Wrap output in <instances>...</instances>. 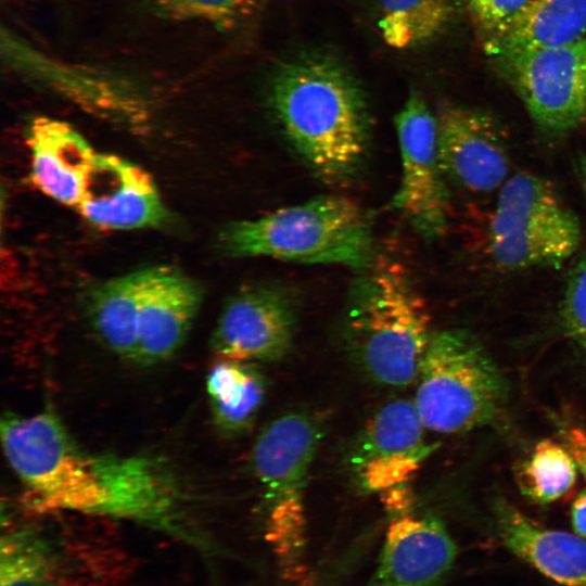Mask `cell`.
<instances>
[{"instance_id":"obj_7","label":"cell","mask_w":586,"mask_h":586,"mask_svg":"<svg viewBox=\"0 0 586 586\" xmlns=\"http://www.w3.org/2000/svg\"><path fill=\"white\" fill-rule=\"evenodd\" d=\"M581 225L555 189L525 171L511 175L498 190L489 214L485 251L501 270L557 266L578 249Z\"/></svg>"},{"instance_id":"obj_14","label":"cell","mask_w":586,"mask_h":586,"mask_svg":"<svg viewBox=\"0 0 586 586\" xmlns=\"http://www.w3.org/2000/svg\"><path fill=\"white\" fill-rule=\"evenodd\" d=\"M444 175L471 193L498 191L510 177L507 138L495 118L477 109L446 104L436 114Z\"/></svg>"},{"instance_id":"obj_6","label":"cell","mask_w":586,"mask_h":586,"mask_svg":"<svg viewBox=\"0 0 586 586\" xmlns=\"http://www.w3.org/2000/svg\"><path fill=\"white\" fill-rule=\"evenodd\" d=\"M415 405L424 426L458 433L499 413L504 380L483 348L463 332H433L417 375Z\"/></svg>"},{"instance_id":"obj_27","label":"cell","mask_w":586,"mask_h":586,"mask_svg":"<svg viewBox=\"0 0 586 586\" xmlns=\"http://www.w3.org/2000/svg\"><path fill=\"white\" fill-rule=\"evenodd\" d=\"M561 315L566 332L586 355V254L569 276Z\"/></svg>"},{"instance_id":"obj_5","label":"cell","mask_w":586,"mask_h":586,"mask_svg":"<svg viewBox=\"0 0 586 586\" xmlns=\"http://www.w3.org/2000/svg\"><path fill=\"white\" fill-rule=\"evenodd\" d=\"M217 244L220 252L234 258L269 257L359 271L375 257L365 212L346 196L333 194L232 221L219 231Z\"/></svg>"},{"instance_id":"obj_15","label":"cell","mask_w":586,"mask_h":586,"mask_svg":"<svg viewBox=\"0 0 586 586\" xmlns=\"http://www.w3.org/2000/svg\"><path fill=\"white\" fill-rule=\"evenodd\" d=\"M77 211L91 225L110 230L157 227L168 216L154 180L143 168L100 152Z\"/></svg>"},{"instance_id":"obj_1","label":"cell","mask_w":586,"mask_h":586,"mask_svg":"<svg viewBox=\"0 0 586 586\" xmlns=\"http://www.w3.org/2000/svg\"><path fill=\"white\" fill-rule=\"evenodd\" d=\"M1 443L30 510L136 522L200 547L163 459L89 450L51 411L4 416Z\"/></svg>"},{"instance_id":"obj_26","label":"cell","mask_w":586,"mask_h":586,"mask_svg":"<svg viewBox=\"0 0 586 586\" xmlns=\"http://www.w3.org/2000/svg\"><path fill=\"white\" fill-rule=\"evenodd\" d=\"M483 48L497 41L532 0H464Z\"/></svg>"},{"instance_id":"obj_13","label":"cell","mask_w":586,"mask_h":586,"mask_svg":"<svg viewBox=\"0 0 586 586\" xmlns=\"http://www.w3.org/2000/svg\"><path fill=\"white\" fill-rule=\"evenodd\" d=\"M413 402L396 399L370 418L353 450L351 464L358 485L368 493L409 485L435 449L424 437Z\"/></svg>"},{"instance_id":"obj_29","label":"cell","mask_w":586,"mask_h":586,"mask_svg":"<svg viewBox=\"0 0 586 586\" xmlns=\"http://www.w3.org/2000/svg\"><path fill=\"white\" fill-rule=\"evenodd\" d=\"M572 524L575 533L586 538V489L578 494L572 505Z\"/></svg>"},{"instance_id":"obj_9","label":"cell","mask_w":586,"mask_h":586,"mask_svg":"<svg viewBox=\"0 0 586 586\" xmlns=\"http://www.w3.org/2000/svg\"><path fill=\"white\" fill-rule=\"evenodd\" d=\"M491 59L543 130L564 133L586 122V36Z\"/></svg>"},{"instance_id":"obj_21","label":"cell","mask_w":586,"mask_h":586,"mask_svg":"<svg viewBox=\"0 0 586 586\" xmlns=\"http://www.w3.org/2000/svg\"><path fill=\"white\" fill-rule=\"evenodd\" d=\"M586 36V0H532L494 43L484 48L489 58L562 46Z\"/></svg>"},{"instance_id":"obj_3","label":"cell","mask_w":586,"mask_h":586,"mask_svg":"<svg viewBox=\"0 0 586 586\" xmlns=\"http://www.w3.org/2000/svg\"><path fill=\"white\" fill-rule=\"evenodd\" d=\"M267 105L295 152L321 179L347 180L362 165L370 139L367 95L355 75L328 52H300L279 62Z\"/></svg>"},{"instance_id":"obj_23","label":"cell","mask_w":586,"mask_h":586,"mask_svg":"<svg viewBox=\"0 0 586 586\" xmlns=\"http://www.w3.org/2000/svg\"><path fill=\"white\" fill-rule=\"evenodd\" d=\"M252 362L218 359L206 379L215 424L227 434L251 426L263 405L266 380Z\"/></svg>"},{"instance_id":"obj_18","label":"cell","mask_w":586,"mask_h":586,"mask_svg":"<svg viewBox=\"0 0 586 586\" xmlns=\"http://www.w3.org/2000/svg\"><path fill=\"white\" fill-rule=\"evenodd\" d=\"M499 534L515 556L563 586H586V542L533 522L511 504H495Z\"/></svg>"},{"instance_id":"obj_16","label":"cell","mask_w":586,"mask_h":586,"mask_svg":"<svg viewBox=\"0 0 586 586\" xmlns=\"http://www.w3.org/2000/svg\"><path fill=\"white\" fill-rule=\"evenodd\" d=\"M202 296L200 285L180 270L165 265L148 267L130 362L152 366L171 358L191 330Z\"/></svg>"},{"instance_id":"obj_25","label":"cell","mask_w":586,"mask_h":586,"mask_svg":"<svg viewBox=\"0 0 586 586\" xmlns=\"http://www.w3.org/2000/svg\"><path fill=\"white\" fill-rule=\"evenodd\" d=\"M577 468L568 448L550 440L540 441L522 466L521 487L536 502L555 501L572 488Z\"/></svg>"},{"instance_id":"obj_4","label":"cell","mask_w":586,"mask_h":586,"mask_svg":"<svg viewBox=\"0 0 586 586\" xmlns=\"http://www.w3.org/2000/svg\"><path fill=\"white\" fill-rule=\"evenodd\" d=\"M343 320L349 354L374 382L416 381L433 332L422 296L402 263L375 255L351 285Z\"/></svg>"},{"instance_id":"obj_22","label":"cell","mask_w":586,"mask_h":586,"mask_svg":"<svg viewBox=\"0 0 586 586\" xmlns=\"http://www.w3.org/2000/svg\"><path fill=\"white\" fill-rule=\"evenodd\" d=\"M148 268L106 280L88 295L87 315L100 342L122 359L131 360L138 306Z\"/></svg>"},{"instance_id":"obj_11","label":"cell","mask_w":586,"mask_h":586,"mask_svg":"<svg viewBox=\"0 0 586 586\" xmlns=\"http://www.w3.org/2000/svg\"><path fill=\"white\" fill-rule=\"evenodd\" d=\"M297 323L295 294L276 283L246 285L225 304L211 336L217 359L269 362L292 347Z\"/></svg>"},{"instance_id":"obj_17","label":"cell","mask_w":586,"mask_h":586,"mask_svg":"<svg viewBox=\"0 0 586 586\" xmlns=\"http://www.w3.org/2000/svg\"><path fill=\"white\" fill-rule=\"evenodd\" d=\"M30 179L48 198L77 208L98 151L68 122L34 116L26 130Z\"/></svg>"},{"instance_id":"obj_24","label":"cell","mask_w":586,"mask_h":586,"mask_svg":"<svg viewBox=\"0 0 586 586\" xmlns=\"http://www.w3.org/2000/svg\"><path fill=\"white\" fill-rule=\"evenodd\" d=\"M379 28L387 46L407 50L440 36L455 14V0H378Z\"/></svg>"},{"instance_id":"obj_19","label":"cell","mask_w":586,"mask_h":586,"mask_svg":"<svg viewBox=\"0 0 586 586\" xmlns=\"http://www.w3.org/2000/svg\"><path fill=\"white\" fill-rule=\"evenodd\" d=\"M104 0H1L11 35L50 56L66 59Z\"/></svg>"},{"instance_id":"obj_8","label":"cell","mask_w":586,"mask_h":586,"mask_svg":"<svg viewBox=\"0 0 586 586\" xmlns=\"http://www.w3.org/2000/svg\"><path fill=\"white\" fill-rule=\"evenodd\" d=\"M0 538V586H128L132 556L115 545L35 524L7 522Z\"/></svg>"},{"instance_id":"obj_28","label":"cell","mask_w":586,"mask_h":586,"mask_svg":"<svg viewBox=\"0 0 586 586\" xmlns=\"http://www.w3.org/2000/svg\"><path fill=\"white\" fill-rule=\"evenodd\" d=\"M564 438L566 448L586 477V432L578 428H572L564 433Z\"/></svg>"},{"instance_id":"obj_12","label":"cell","mask_w":586,"mask_h":586,"mask_svg":"<svg viewBox=\"0 0 586 586\" xmlns=\"http://www.w3.org/2000/svg\"><path fill=\"white\" fill-rule=\"evenodd\" d=\"M321 437L319 418L300 410L276 418L259 433L251 467L263 492L266 519L304 515V487Z\"/></svg>"},{"instance_id":"obj_20","label":"cell","mask_w":586,"mask_h":586,"mask_svg":"<svg viewBox=\"0 0 586 586\" xmlns=\"http://www.w3.org/2000/svg\"><path fill=\"white\" fill-rule=\"evenodd\" d=\"M455 555L438 522L400 514L387 530L384 572L396 586H429L448 571Z\"/></svg>"},{"instance_id":"obj_10","label":"cell","mask_w":586,"mask_h":586,"mask_svg":"<svg viewBox=\"0 0 586 586\" xmlns=\"http://www.w3.org/2000/svg\"><path fill=\"white\" fill-rule=\"evenodd\" d=\"M395 128L402 177L391 207L425 239H435L446 230L450 212L437 148L436 115L422 95L412 91L396 114Z\"/></svg>"},{"instance_id":"obj_2","label":"cell","mask_w":586,"mask_h":586,"mask_svg":"<svg viewBox=\"0 0 586 586\" xmlns=\"http://www.w3.org/2000/svg\"><path fill=\"white\" fill-rule=\"evenodd\" d=\"M260 0H104L67 61L153 91L219 63Z\"/></svg>"}]
</instances>
